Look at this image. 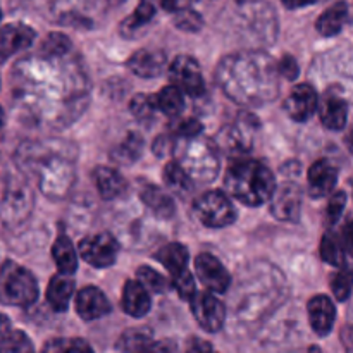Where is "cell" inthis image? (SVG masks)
I'll list each match as a JSON object with an SVG mask.
<instances>
[{
	"label": "cell",
	"instance_id": "cell-50",
	"mask_svg": "<svg viewBox=\"0 0 353 353\" xmlns=\"http://www.w3.org/2000/svg\"><path fill=\"white\" fill-rule=\"evenodd\" d=\"M341 241H343L345 252H347L350 257H353V221L343 228V233H341Z\"/></svg>",
	"mask_w": 353,
	"mask_h": 353
},
{
	"label": "cell",
	"instance_id": "cell-4",
	"mask_svg": "<svg viewBox=\"0 0 353 353\" xmlns=\"http://www.w3.org/2000/svg\"><path fill=\"white\" fill-rule=\"evenodd\" d=\"M230 195L248 207H259L269 202L276 190V179L271 169L257 161H234L224 178Z\"/></svg>",
	"mask_w": 353,
	"mask_h": 353
},
{
	"label": "cell",
	"instance_id": "cell-9",
	"mask_svg": "<svg viewBox=\"0 0 353 353\" xmlns=\"http://www.w3.org/2000/svg\"><path fill=\"white\" fill-rule=\"evenodd\" d=\"M193 212L207 228L230 226L236 219V210L223 192H207L200 195L193 203Z\"/></svg>",
	"mask_w": 353,
	"mask_h": 353
},
{
	"label": "cell",
	"instance_id": "cell-32",
	"mask_svg": "<svg viewBox=\"0 0 353 353\" xmlns=\"http://www.w3.org/2000/svg\"><path fill=\"white\" fill-rule=\"evenodd\" d=\"M52 257H54L59 271L64 274H74L78 269V255L68 236H59L55 240L54 247H52Z\"/></svg>",
	"mask_w": 353,
	"mask_h": 353
},
{
	"label": "cell",
	"instance_id": "cell-25",
	"mask_svg": "<svg viewBox=\"0 0 353 353\" xmlns=\"http://www.w3.org/2000/svg\"><path fill=\"white\" fill-rule=\"evenodd\" d=\"M140 199L147 209H150L161 219H171L176 214V203L168 192L155 185H143L140 188Z\"/></svg>",
	"mask_w": 353,
	"mask_h": 353
},
{
	"label": "cell",
	"instance_id": "cell-28",
	"mask_svg": "<svg viewBox=\"0 0 353 353\" xmlns=\"http://www.w3.org/2000/svg\"><path fill=\"white\" fill-rule=\"evenodd\" d=\"M145 148V141L141 138V134L130 131L116 147L110 150V159H112L116 164L121 165H131L141 157Z\"/></svg>",
	"mask_w": 353,
	"mask_h": 353
},
{
	"label": "cell",
	"instance_id": "cell-21",
	"mask_svg": "<svg viewBox=\"0 0 353 353\" xmlns=\"http://www.w3.org/2000/svg\"><path fill=\"white\" fill-rule=\"evenodd\" d=\"M338 181V169L326 159L314 162L309 169V193L314 199L330 195Z\"/></svg>",
	"mask_w": 353,
	"mask_h": 353
},
{
	"label": "cell",
	"instance_id": "cell-14",
	"mask_svg": "<svg viewBox=\"0 0 353 353\" xmlns=\"http://www.w3.org/2000/svg\"><path fill=\"white\" fill-rule=\"evenodd\" d=\"M302 210V192L293 183H285L271 196V212L276 219L296 223Z\"/></svg>",
	"mask_w": 353,
	"mask_h": 353
},
{
	"label": "cell",
	"instance_id": "cell-18",
	"mask_svg": "<svg viewBox=\"0 0 353 353\" xmlns=\"http://www.w3.org/2000/svg\"><path fill=\"white\" fill-rule=\"evenodd\" d=\"M247 119V117H245ZM241 121V126H226L221 130L219 137H217V147L226 150L230 155H241L247 154L250 150V134H252V126H259L255 117H248V121Z\"/></svg>",
	"mask_w": 353,
	"mask_h": 353
},
{
	"label": "cell",
	"instance_id": "cell-36",
	"mask_svg": "<svg viewBox=\"0 0 353 353\" xmlns=\"http://www.w3.org/2000/svg\"><path fill=\"white\" fill-rule=\"evenodd\" d=\"M345 247L343 241H341L340 236L330 231L323 236V241H321V257H323L324 262L331 265H343L345 262Z\"/></svg>",
	"mask_w": 353,
	"mask_h": 353
},
{
	"label": "cell",
	"instance_id": "cell-48",
	"mask_svg": "<svg viewBox=\"0 0 353 353\" xmlns=\"http://www.w3.org/2000/svg\"><path fill=\"white\" fill-rule=\"evenodd\" d=\"M278 69L279 74L285 76L286 79H295L300 72L299 64H296V61L292 55H285V57L278 62Z\"/></svg>",
	"mask_w": 353,
	"mask_h": 353
},
{
	"label": "cell",
	"instance_id": "cell-5",
	"mask_svg": "<svg viewBox=\"0 0 353 353\" xmlns=\"http://www.w3.org/2000/svg\"><path fill=\"white\" fill-rule=\"evenodd\" d=\"M283 279L278 274V269L269 276L265 285L259 288H252L250 278L238 286L236 296H234V324L240 326H250L264 319L272 309L278 307L283 299H279V293L283 292Z\"/></svg>",
	"mask_w": 353,
	"mask_h": 353
},
{
	"label": "cell",
	"instance_id": "cell-27",
	"mask_svg": "<svg viewBox=\"0 0 353 353\" xmlns=\"http://www.w3.org/2000/svg\"><path fill=\"white\" fill-rule=\"evenodd\" d=\"M93 181H95L97 190L102 195V199L112 200L117 199L119 195H123L126 192V179L112 168H107V165H99V168L93 171Z\"/></svg>",
	"mask_w": 353,
	"mask_h": 353
},
{
	"label": "cell",
	"instance_id": "cell-56",
	"mask_svg": "<svg viewBox=\"0 0 353 353\" xmlns=\"http://www.w3.org/2000/svg\"><path fill=\"white\" fill-rule=\"evenodd\" d=\"M3 124H6V112H3V109L0 107V133H2L3 130Z\"/></svg>",
	"mask_w": 353,
	"mask_h": 353
},
{
	"label": "cell",
	"instance_id": "cell-42",
	"mask_svg": "<svg viewBox=\"0 0 353 353\" xmlns=\"http://www.w3.org/2000/svg\"><path fill=\"white\" fill-rule=\"evenodd\" d=\"M174 26L183 31H199L203 26V19L196 10L185 9L176 12Z\"/></svg>",
	"mask_w": 353,
	"mask_h": 353
},
{
	"label": "cell",
	"instance_id": "cell-12",
	"mask_svg": "<svg viewBox=\"0 0 353 353\" xmlns=\"http://www.w3.org/2000/svg\"><path fill=\"white\" fill-rule=\"evenodd\" d=\"M190 302H192L193 317L207 333H217L224 326L228 317L226 307L212 293L196 292Z\"/></svg>",
	"mask_w": 353,
	"mask_h": 353
},
{
	"label": "cell",
	"instance_id": "cell-16",
	"mask_svg": "<svg viewBox=\"0 0 353 353\" xmlns=\"http://www.w3.org/2000/svg\"><path fill=\"white\" fill-rule=\"evenodd\" d=\"M319 107V99L314 86L302 83L296 85L290 92L288 99L285 100V110L293 121L296 123H305L314 116L316 109Z\"/></svg>",
	"mask_w": 353,
	"mask_h": 353
},
{
	"label": "cell",
	"instance_id": "cell-11",
	"mask_svg": "<svg viewBox=\"0 0 353 353\" xmlns=\"http://www.w3.org/2000/svg\"><path fill=\"white\" fill-rule=\"evenodd\" d=\"M169 78L172 85L178 86L190 97H202L205 93V81L199 62L190 55H178L169 65Z\"/></svg>",
	"mask_w": 353,
	"mask_h": 353
},
{
	"label": "cell",
	"instance_id": "cell-13",
	"mask_svg": "<svg viewBox=\"0 0 353 353\" xmlns=\"http://www.w3.org/2000/svg\"><path fill=\"white\" fill-rule=\"evenodd\" d=\"M38 10L48 16L50 19L57 21L59 24H74L81 26L83 23H92L88 17L81 16V10L78 9V2L85 3L88 7H95L99 0H31Z\"/></svg>",
	"mask_w": 353,
	"mask_h": 353
},
{
	"label": "cell",
	"instance_id": "cell-30",
	"mask_svg": "<svg viewBox=\"0 0 353 353\" xmlns=\"http://www.w3.org/2000/svg\"><path fill=\"white\" fill-rule=\"evenodd\" d=\"M155 259L174 276L178 274V272L185 271L190 261V254L188 248H186L185 245L178 243V241H172V243L164 245V247L155 254Z\"/></svg>",
	"mask_w": 353,
	"mask_h": 353
},
{
	"label": "cell",
	"instance_id": "cell-23",
	"mask_svg": "<svg viewBox=\"0 0 353 353\" xmlns=\"http://www.w3.org/2000/svg\"><path fill=\"white\" fill-rule=\"evenodd\" d=\"M165 54L161 50H138L128 59L126 65L133 74L140 78H157L164 72Z\"/></svg>",
	"mask_w": 353,
	"mask_h": 353
},
{
	"label": "cell",
	"instance_id": "cell-40",
	"mask_svg": "<svg viewBox=\"0 0 353 353\" xmlns=\"http://www.w3.org/2000/svg\"><path fill=\"white\" fill-rule=\"evenodd\" d=\"M34 347L31 343L30 338L23 331L12 330L9 336L0 343V353H23V352H33Z\"/></svg>",
	"mask_w": 353,
	"mask_h": 353
},
{
	"label": "cell",
	"instance_id": "cell-55",
	"mask_svg": "<svg viewBox=\"0 0 353 353\" xmlns=\"http://www.w3.org/2000/svg\"><path fill=\"white\" fill-rule=\"evenodd\" d=\"M347 147H348V150L353 154V130L347 134Z\"/></svg>",
	"mask_w": 353,
	"mask_h": 353
},
{
	"label": "cell",
	"instance_id": "cell-47",
	"mask_svg": "<svg viewBox=\"0 0 353 353\" xmlns=\"http://www.w3.org/2000/svg\"><path fill=\"white\" fill-rule=\"evenodd\" d=\"M179 138H176L174 134H162L157 140L154 141V152L159 155V157H164V155H169L171 152L176 150L178 147Z\"/></svg>",
	"mask_w": 353,
	"mask_h": 353
},
{
	"label": "cell",
	"instance_id": "cell-53",
	"mask_svg": "<svg viewBox=\"0 0 353 353\" xmlns=\"http://www.w3.org/2000/svg\"><path fill=\"white\" fill-rule=\"evenodd\" d=\"M188 350H192V352H210V350H212V345L205 343V341H200V340H196V338H195V340L190 341Z\"/></svg>",
	"mask_w": 353,
	"mask_h": 353
},
{
	"label": "cell",
	"instance_id": "cell-8",
	"mask_svg": "<svg viewBox=\"0 0 353 353\" xmlns=\"http://www.w3.org/2000/svg\"><path fill=\"white\" fill-rule=\"evenodd\" d=\"M34 207V196L30 185L21 179L9 181L0 200V221L9 230L19 228L31 216Z\"/></svg>",
	"mask_w": 353,
	"mask_h": 353
},
{
	"label": "cell",
	"instance_id": "cell-29",
	"mask_svg": "<svg viewBox=\"0 0 353 353\" xmlns=\"http://www.w3.org/2000/svg\"><path fill=\"white\" fill-rule=\"evenodd\" d=\"M348 19V6L347 2H336L324 10L316 23L317 33L323 37H336L343 30L345 23Z\"/></svg>",
	"mask_w": 353,
	"mask_h": 353
},
{
	"label": "cell",
	"instance_id": "cell-58",
	"mask_svg": "<svg viewBox=\"0 0 353 353\" xmlns=\"http://www.w3.org/2000/svg\"><path fill=\"white\" fill-rule=\"evenodd\" d=\"M0 86H2V79H0Z\"/></svg>",
	"mask_w": 353,
	"mask_h": 353
},
{
	"label": "cell",
	"instance_id": "cell-49",
	"mask_svg": "<svg viewBox=\"0 0 353 353\" xmlns=\"http://www.w3.org/2000/svg\"><path fill=\"white\" fill-rule=\"evenodd\" d=\"M195 2L196 0H161V6H162V9L168 10V12L176 14V12H179V10L192 9V6Z\"/></svg>",
	"mask_w": 353,
	"mask_h": 353
},
{
	"label": "cell",
	"instance_id": "cell-1",
	"mask_svg": "<svg viewBox=\"0 0 353 353\" xmlns=\"http://www.w3.org/2000/svg\"><path fill=\"white\" fill-rule=\"evenodd\" d=\"M10 83L17 107L40 126H68L88 103V76L74 52H38L21 59L10 72Z\"/></svg>",
	"mask_w": 353,
	"mask_h": 353
},
{
	"label": "cell",
	"instance_id": "cell-52",
	"mask_svg": "<svg viewBox=\"0 0 353 353\" xmlns=\"http://www.w3.org/2000/svg\"><path fill=\"white\" fill-rule=\"evenodd\" d=\"M174 352L176 350V345L171 343L169 340L165 341H159V343H152L150 348H148V352Z\"/></svg>",
	"mask_w": 353,
	"mask_h": 353
},
{
	"label": "cell",
	"instance_id": "cell-26",
	"mask_svg": "<svg viewBox=\"0 0 353 353\" xmlns=\"http://www.w3.org/2000/svg\"><path fill=\"white\" fill-rule=\"evenodd\" d=\"M72 293H74V279L71 278V274L59 272L57 276L50 279V285L47 288L48 305L54 309V312H65Z\"/></svg>",
	"mask_w": 353,
	"mask_h": 353
},
{
	"label": "cell",
	"instance_id": "cell-37",
	"mask_svg": "<svg viewBox=\"0 0 353 353\" xmlns=\"http://www.w3.org/2000/svg\"><path fill=\"white\" fill-rule=\"evenodd\" d=\"M331 290H333V295L340 302L350 299V293L353 290V269L343 268L341 271H338L333 276V279H331Z\"/></svg>",
	"mask_w": 353,
	"mask_h": 353
},
{
	"label": "cell",
	"instance_id": "cell-43",
	"mask_svg": "<svg viewBox=\"0 0 353 353\" xmlns=\"http://www.w3.org/2000/svg\"><path fill=\"white\" fill-rule=\"evenodd\" d=\"M202 131H203L202 123L190 117V119L178 121V123L172 126L171 133L174 134L176 138H179V140H190V138L200 137V133H202Z\"/></svg>",
	"mask_w": 353,
	"mask_h": 353
},
{
	"label": "cell",
	"instance_id": "cell-31",
	"mask_svg": "<svg viewBox=\"0 0 353 353\" xmlns=\"http://www.w3.org/2000/svg\"><path fill=\"white\" fill-rule=\"evenodd\" d=\"M152 102H154L157 112L165 114L169 117H176L178 114L183 112L185 109V99H183V92L176 85H169L162 88L157 95H152Z\"/></svg>",
	"mask_w": 353,
	"mask_h": 353
},
{
	"label": "cell",
	"instance_id": "cell-20",
	"mask_svg": "<svg viewBox=\"0 0 353 353\" xmlns=\"http://www.w3.org/2000/svg\"><path fill=\"white\" fill-rule=\"evenodd\" d=\"M76 312L83 321H95L110 312V303L103 292L95 286H86L76 296Z\"/></svg>",
	"mask_w": 353,
	"mask_h": 353
},
{
	"label": "cell",
	"instance_id": "cell-33",
	"mask_svg": "<svg viewBox=\"0 0 353 353\" xmlns=\"http://www.w3.org/2000/svg\"><path fill=\"white\" fill-rule=\"evenodd\" d=\"M157 2H161V0H140L137 10H134L130 17H126V19L123 21V24H121V33H123L124 37H131V34L137 33L141 26L150 23L155 16V10H157L155 9V3Z\"/></svg>",
	"mask_w": 353,
	"mask_h": 353
},
{
	"label": "cell",
	"instance_id": "cell-22",
	"mask_svg": "<svg viewBox=\"0 0 353 353\" xmlns=\"http://www.w3.org/2000/svg\"><path fill=\"white\" fill-rule=\"evenodd\" d=\"M307 310H309V321L314 333L319 334V336L330 334L333 330L334 319H336V309H334V303L331 302L330 296L317 295L310 299Z\"/></svg>",
	"mask_w": 353,
	"mask_h": 353
},
{
	"label": "cell",
	"instance_id": "cell-39",
	"mask_svg": "<svg viewBox=\"0 0 353 353\" xmlns=\"http://www.w3.org/2000/svg\"><path fill=\"white\" fill-rule=\"evenodd\" d=\"M138 279L147 286L148 292L152 293H164L169 290V281L162 274H159L157 271H154L152 268H147V265H141L137 271Z\"/></svg>",
	"mask_w": 353,
	"mask_h": 353
},
{
	"label": "cell",
	"instance_id": "cell-35",
	"mask_svg": "<svg viewBox=\"0 0 353 353\" xmlns=\"http://www.w3.org/2000/svg\"><path fill=\"white\" fill-rule=\"evenodd\" d=\"M152 340H154V333L148 327H134V330H128L126 333L121 336L119 343H117V350L123 352H148Z\"/></svg>",
	"mask_w": 353,
	"mask_h": 353
},
{
	"label": "cell",
	"instance_id": "cell-41",
	"mask_svg": "<svg viewBox=\"0 0 353 353\" xmlns=\"http://www.w3.org/2000/svg\"><path fill=\"white\" fill-rule=\"evenodd\" d=\"M130 110L138 121H143V123L154 119L155 112H157L154 102H152V97H148V95H137V97H134V99L131 100V103H130Z\"/></svg>",
	"mask_w": 353,
	"mask_h": 353
},
{
	"label": "cell",
	"instance_id": "cell-46",
	"mask_svg": "<svg viewBox=\"0 0 353 353\" xmlns=\"http://www.w3.org/2000/svg\"><path fill=\"white\" fill-rule=\"evenodd\" d=\"M345 205H347V193L336 192V193H333V195H331L330 203H327V209H326L327 221H330L331 224L338 223V219H340L341 214H343Z\"/></svg>",
	"mask_w": 353,
	"mask_h": 353
},
{
	"label": "cell",
	"instance_id": "cell-15",
	"mask_svg": "<svg viewBox=\"0 0 353 353\" xmlns=\"http://www.w3.org/2000/svg\"><path fill=\"white\" fill-rule=\"evenodd\" d=\"M195 271L202 285L216 293H226L231 285L228 269L210 254H200L195 259Z\"/></svg>",
	"mask_w": 353,
	"mask_h": 353
},
{
	"label": "cell",
	"instance_id": "cell-34",
	"mask_svg": "<svg viewBox=\"0 0 353 353\" xmlns=\"http://www.w3.org/2000/svg\"><path fill=\"white\" fill-rule=\"evenodd\" d=\"M164 181L168 188L178 195L185 196L193 190V178L188 174L181 162H168L164 168Z\"/></svg>",
	"mask_w": 353,
	"mask_h": 353
},
{
	"label": "cell",
	"instance_id": "cell-2",
	"mask_svg": "<svg viewBox=\"0 0 353 353\" xmlns=\"http://www.w3.org/2000/svg\"><path fill=\"white\" fill-rule=\"evenodd\" d=\"M217 85L241 105L261 107L279 93L278 62L261 50L230 54L217 64Z\"/></svg>",
	"mask_w": 353,
	"mask_h": 353
},
{
	"label": "cell",
	"instance_id": "cell-44",
	"mask_svg": "<svg viewBox=\"0 0 353 353\" xmlns=\"http://www.w3.org/2000/svg\"><path fill=\"white\" fill-rule=\"evenodd\" d=\"M172 286H174V290L178 292V295L181 296L183 300H192L196 293L193 276L190 274L186 269L185 271L178 272V274H174V278H172Z\"/></svg>",
	"mask_w": 353,
	"mask_h": 353
},
{
	"label": "cell",
	"instance_id": "cell-54",
	"mask_svg": "<svg viewBox=\"0 0 353 353\" xmlns=\"http://www.w3.org/2000/svg\"><path fill=\"white\" fill-rule=\"evenodd\" d=\"M288 9H300V7L310 6V3H316L317 0H281Z\"/></svg>",
	"mask_w": 353,
	"mask_h": 353
},
{
	"label": "cell",
	"instance_id": "cell-3",
	"mask_svg": "<svg viewBox=\"0 0 353 353\" xmlns=\"http://www.w3.org/2000/svg\"><path fill=\"white\" fill-rule=\"evenodd\" d=\"M21 164L37 171L41 193L52 200L64 199L74 185V161L65 147H30Z\"/></svg>",
	"mask_w": 353,
	"mask_h": 353
},
{
	"label": "cell",
	"instance_id": "cell-45",
	"mask_svg": "<svg viewBox=\"0 0 353 353\" xmlns=\"http://www.w3.org/2000/svg\"><path fill=\"white\" fill-rule=\"evenodd\" d=\"M45 352H92V347H90L86 341L78 340H52L48 341L43 347Z\"/></svg>",
	"mask_w": 353,
	"mask_h": 353
},
{
	"label": "cell",
	"instance_id": "cell-51",
	"mask_svg": "<svg viewBox=\"0 0 353 353\" xmlns=\"http://www.w3.org/2000/svg\"><path fill=\"white\" fill-rule=\"evenodd\" d=\"M12 331V324H10V319L6 316V314H0V343L9 336V333Z\"/></svg>",
	"mask_w": 353,
	"mask_h": 353
},
{
	"label": "cell",
	"instance_id": "cell-24",
	"mask_svg": "<svg viewBox=\"0 0 353 353\" xmlns=\"http://www.w3.org/2000/svg\"><path fill=\"white\" fill-rule=\"evenodd\" d=\"M121 307L124 312L131 317H143L147 316L148 310L152 307L150 295L143 283L138 281H128L123 290V300H121Z\"/></svg>",
	"mask_w": 353,
	"mask_h": 353
},
{
	"label": "cell",
	"instance_id": "cell-7",
	"mask_svg": "<svg viewBox=\"0 0 353 353\" xmlns=\"http://www.w3.org/2000/svg\"><path fill=\"white\" fill-rule=\"evenodd\" d=\"M38 299V283L23 265L12 261L3 262L0 269V300L6 305L30 307Z\"/></svg>",
	"mask_w": 353,
	"mask_h": 353
},
{
	"label": "cell",
	"instance_id": "cell-10",
	"mask_svg": "<svg viewBox=\"0 0 353 353\" xmlns=\"http://www.w3.org/2000/svg\"><path fill=\"white\" fill-rule=\"evenodd\" d=\"M79 255L93 268H109L116 262L119 243L110 233H97L79 241Z\"/></svg>",
	"mask_w": 353,
	"mask_h": 353
},
{
	"label": "cell",
	"instance_id": "cell-19",
	"mask_svg": "<svg viewBox=\"0 0 353 353\" xmlns=\"http://www.w3.org/2000/svg\"><path fill=\"white\" fill-rule=\"evenodd\" d=\"M319 116H321V121H323V124L327 128V130H333V131L343 130L348 117L347 100L343 99L341 93L330 92V90H327L319 103Z\"/></svg>",
	"mask_w": 353,
	"mask_h": 353
},
{
	"label": "cell",
	"instance_id": "cell-6",
	"mask_svg": "<svg viewBox=\"0 0 353 353\" xmlns=\"http://www.w3.org/2000/svg\"><path fill=\"white\" fill-rule=\"evenodd\" d=\"M179 162L195 181L210 183L219 174V147L209 138H190L181 150Z\"/></svg>",
	"mask_w": 353,
	"mask_h": 353
},
{
	"label": "cell",
	"instance_id": "cell-17",
	"mask_svg": "<svg viewBox=\"0 0 353 353\" xmlns=\"http://www.w3.org/2000/svg\"><path fill=\"white\" fill-rule=\"evenodd\" d=\"M37 33L33 28L23 23H10L0 28V61H7L17 52L33 45Z\"/></svg>",
	"mask_w": 353,
	"mask_h": 353
},
{
	"label": "cell",
	"instance_id": "cell-57",
	"mask_svg": "<svg viewBox=\"0 0 353 353\" xmlns=\"http://www.w3.org/2000/svg\"><path fill=\"white\" fill-rule=\"evenodd\" d=\"M0 21H2V10H0Z\"/></svg>",
	"mask_w": 353,
	"mask_h": 353
},
{
	"label": "cell",
	"instance_id": "cell-38",
	"mask_svg": "<svg viewBox=\"0 0 353 353\" xmlns=\"http://www.w3.org/2000/svg\"><path fill=\"white\" fill-rule=\"evenodd\" d=\"M74 50L71 40L62 33H50L41 41L40 52L47 55H68Z\"/></svg>",
	"mask_w": 353,
	"mask_h": 353
}]
</instances>
